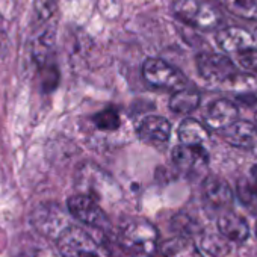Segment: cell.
I'll list each match as a JSON object with an SVG mask.
<instances>
[{
  "label": "cell",
  "instance_id": "44dd1931",
  "mask_svg": "<svg viewBox=\"0 0 257 257\" xmlns=\"http://www.w3.org/2000/svg\"><path fill=\"white\" fill-rule=\"evenodd\" d=\"M5 40H7V31H5V26H4V20H2V17H0V52L4 50Z\"/></svg>",
  "mask_w": 257,
  "mask_h": 257
},
{
  "label": "cell",
  "instance_id": "ffe728a7",
  "mask_svg": "<svg viewBox=\"0 0 257 257\" xmlns=\"http://www.w3.org/2000/svg\"><path fill=\"white\" fill-rule=\"evenodd\" d=\"M236 59L243 70L249 73H257V49L255 47L251 46V47L236 52Z\"/></svg>",
  "mask_w": 257,
  "mask_h": 257
},
{
  "label": "cell",
  "instance_id": "4fadbf2b",
  "mask_svg": "<svg viewBox=\"0 0 257 257\" xmlns=\"http://www.w3.org/2000/svg\"><path fill=\"white\" fill-rule=\"evenodd\" d=\"M218 230L225 239L233 242H242L249 234L246 221L234 212H225L218 218Z\"/></svg>",
  "mask_w": 257,
  "mask_h": 257
},
{
  "label": "cell",
  "instance_id": "5b68a950",
  "mask_svg": "<svg viewBox=\"0 0 257 257\" xmlns=\"http://www.w3.org/2000/svg\"><path fill=\"white\" fill-rule=\"evenodd\" d=\"M197 70L200 76L215 85L221 83H231L237 77V70L231 59L224 55L213 53V52H203L197 55Z\"/></svg>",
  "mask_w": 257,
  "mask_h": 257
},
{
  "label": "cell",
  "instance_id": "2e32d148",
  "mask_svg": "<svg viewBox=\"0 0 257 257\" xmlns=\"http://www.w3.org/2000/svg\"><path fill=\"white\" fill-rule=\"evenodd\" d=\"M177 134L180 143L186 146H203L206 141H209L206 127L194 118L183 119L179 125Z\"/></svg>",
  "mask_w": 257,
  "mask_h": 257
},
{
  "label": "cell",
  "instance_id": "8992f818",
  "mask_svg": "<svg viewBox=\"0 0 257 257\" xmlns=\"http://www.w3.org/2000/svg\"><path fill=\"white\" fill-rule=\"evenodd\" d=\"M67 207H68V212L80 222L94 228H101V230L109 228V218L106 212L101 209L97 200L92 198L91 195L76 194L68 198Z\"/></svg>",
  "mask_w": 257,
  "mask_h": 257
},
{
  "label": "cell",
  "instance_id": "6da1fadb",
  "mask_svg": "<svg viewBox=\"0 0 257 257\" xmlns=\"http://www.w3.org/2000/svg\"><path fill=\"white\" fill-rule=\"evenodd\" d=\"M119 243L134 257H152L159 248L156 227L143 218H131L119 227Z\"/></svg>",
  "mask_w": 257,
  "mask_h": 257
},
{
  "label": "cell",
  "instance_id": "3957f363",
  "mask_svg": "<svg viewBox=\"0 0 257 257\" xmlns=\"http://www.w3.org/2000/svg\"><path fill=\"white\" fill-rule=\"evenodd\" d=\"M173 13L183 23L198 29H213L219 25V13L203 0H176Z\"/></svg>",
  "mask_w": 257,
  "mask_h": 257
},
{
  "label": "cell",
  "instance_id": "7a4b0ae2",
  "mask_svg": "<svg viewBox=\"0 0 257 257\" xmlns=\"http://www.w3.org/2000/svg\"><path fill=\"white\" fill-rule=\"evenodd\" d=\"M143 77L150 86L173 92L186 88L188 83L186 76L180 70L158 58H149L144 62Z\"/></svg>",
  "mask_w": 257,
  "mask_h": 257
},
{
  "label": "cell",
  "instance_id": "cb8c5ba5",
  "mask_svg": "<svg viewBox=\"0 0 257 257\" xmlns=\"http://www.w3.org/2000/svg\"><path fill=\"white\" fill-rule=\"evenodd\" d=\"M255 231H257V225H255Z\"/></svg>",
  "mask_w": 257,
  "mask_h": 257
},
{
  "label": "cell",
  "instance_id": "7c38bea8",
  "mask_svg": "<svg viewBox=\"0 0 257 257\" xmlns=\"http://www.w3.org/2000/svg\"><path fill=\"white\" fill-rule=\"evenodd\" d=\"M203 200L207 206L213 209H224L228 207L233 201V194L228 183L216 176H210L204 180L203 188Z\"/></svg>",
  "mask_w": 257,
  "mask_h": 257
},
{
  "label": "cell",
  "instance_id": "e0dca14e",
  "mask_svg": "<svg viewBox=\"0 0 257 257\" xmlns=\"http://www.w3.org/2000/svg\"><path fill=\"white\" fill-rule=\"evenodd\" d=\"M200 106V94L189 88L174 91L170 98V109L176 113H189Z\"/></svg>",
  "mask_w": 257,
  "mask_h": 257
},
{
  "label": "cell",
  "instance_id": "ac0fdd59",
  "mask_svg": "<svg viewBox=\"0 0 257 257\" xmlns=\"http://www.w3.org/2000/svg\"><path fill=\"white\" fill-rule=\"evenodd\" d=\"M92 122L98 131L113 132L121 127L122 121H121L119 112L115 107L109 106V107H104L103 110H98L95 115H92Z\"/></svg>",
  "mask_w": 257,
  "mask_h": 257
},
{
  "label": "cell",
  "instance_id": "d6986e66",
  "mask_svg": "<svg viewBox=\"0 0 257 257\" xmlns=\"http://www.w3.org/2000/svg\"><path fill=\"white\" fill-rule=\"evenodd\" d=\"M218 2L237 17L248 20L257 19V0H218Z\"/></svg>",
  "mask_w": 257,
  "mask_h": 257
},
{
  "label": "cell",
  "instance_id": "8fae6325",
  "mask_svg": "<svg viewBox=\"0 0 257 257\" xmlns=\"http://www.w3.org/2000/svg\"><path fill=\"white\" fill-rule=\"evenodd\" d=\"M138 135L152 144H165L171 137V122L161 115H147L138 127Z\"/></svg>",
  "mask_w": 257,
  "mask_h": 257
},
{
  "label": "cell",
  "instance_id": "9c48e42d",
  "mask_svg": "<svg viewBox=\"0 0 257 257\" xmlns=\"http://www.w3.org/2000/svg\"><path fill=\"white\" fill-rule=\"evenodd\" d=\"M237 116H239L237 106L225 98H218L210 101L203 115L206 125L215 128V131H222V128L228 127L230 124L237 121Z\"/></svg>",
  "mask_w": 257,
  "mask_h": 257
},
{
  "label": "cell",
  "instance_id": "7402d4cb",
  "mask_svg": "<svg viewBox=\"0 0 257 257\" xmlns=\"http://www.w3.org/2000/svg\"><path fill=\"white\" fill-rule=\"evenodd\" d=\"M251 176L254 179V185H252V191H254V200H257V165L252 167L251 170Z\"/></svg>",
  "mask_w": 257,
  "mask_h": 257
},
{
  "label": "cell",
  "instance_id": "ba28073f",
  "mask_svg": "<svg viewBox=\"0 0 257 257\" xmlns=\"http://www.w3.org/2000/svg\"><path fill=\"white\" fill-rule=\"evenodd\" d=\"M34 224L44 236L58 239V236L70 225V221L58 206L49 204L41 206L34 213Z\"/></svg>",
  "mask_w": 257,
  "mask_h": 257
},
{
  "label": "cell",
  "instance_id": "277c9868",
  "mask_svg": "<svg viewBox=\"0 0 257 257\" xmlns=\"http://www.w3.org/2000/svg\"><path fill=\"white\" fill-rule=\"evenodd\" d=\"M62 257H100L98 243L79 225L70 224L56 239Z\"/></svg>",
  "mask_w": 257,
  "mask_h": 257
},
{
  "label": "cell",
  "instance_id": "52a82bcc",
  "mask_svg": "<svg viewBox=\"0 0 257 257\" xmlns=\"http://www.w3.org/2000/svg\"><path fill=\"white\" fill-rule=\"evenodd\" d=\"M173 162L182 173L188 176H197L207 167L209 155L203 146L180 144L173 150Z\"/></svg>",
  "mask_w": 257,
  "mask_h": 257
},
{
  "label": "cell",
  "instance_id": "30bf717a",
  "mask_svg": "<svg viewBox=\"0 0 257 257\" xmlns=\"http://www.w3.org/2000/svg\"><path fill=\"white\" fill-rule=\"evenodd\" d=\"M221 137L225 143L237 149H252L257 146V125L248 121H234L222 128Z\"/></svg>",
  "mask_w": 257,
  "mask_h": 257
},
{
  "label": "cell",
  "instance_id": "5bb4252c",
  "mask_svg": "<svg viewBox=\"0 0 257 257\" xmlns=\"http://www.w3.org/2000/svg\"><path fill=\"white\" fill-rule=\"evenodd\" d=\"M254 43L252 37L240 28H225L216 34V44L224 52H239L251 47Z\"/></svg>",
  "mask_w": 257,
  "mask_h": 257
},
{
  "label": "cell",
  "instance_id": "603a6c76",
  "mask_svg": "<svg viewBox=\"0 0 257 257\" xmlns=\"http://www.w3.org/2000/svg\"><path fill=\"white\" fill-rule=\"evenodd\" d=\"M255 125H257V112H255Z\"/></svg>",
  "mask_w": 257,
  "mask_h": 257
},
{
  "label": "cell",
  "instance_id": "9a60e30c",
  "mask_svg": "<svg viewBox=\"0 0 257 257\" xmlns=\"http://www.w3.org/2000/svg\"><path fill=\"white\" fill-rule=\"evenodd\" d=\"M161 257H201L200 249L189 237L177 236L164 240L159 245Z\"/></svg>",
  "mask_w": 257,
  "mask_h": 257
}]
</instances>
